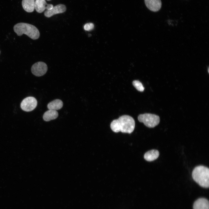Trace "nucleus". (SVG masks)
<instances>
[{"mask_svg":"<svg viewBox=\"0 0 209 209\" xmlns=\"http://www.w3.org/2000/svg\"><path fill=\"white\" fill-rule=\"evenodd\" d=\"M135 126L134 120L131 116L127 115L121 116L113 120L110 124L111 130L116 133L121 131L130 134L133 131Z\"/></svg>","mask_w":209,"mask_h":209,"instance_id":"1","label":"nucleus"},{"mask_svg":"<svg viewBox=\"0 0 209 209\" xmlns=\"http://www.w3.org/2000/svg\"><path fill=\"white\" fill-rule=\"evenodd\" d=\"M37 105L36 99L33 97H28L24 98L21 102L20 107L24 111L29 112L34 110Z\"/></svg>","mask_w":209,"mask_h":209,"instance_id":"5","label":"nucleus"},{"mask_svg":"<svg viewBox=\"0 0 209 209\" xmlns=\"http://www.w3.org/2000/svg\"><path fill=\"white\" fill-rule=\"evenodd\" d=\"M63 102L60 100L57 99L50 102L47 105L49 109L57 110L60 109L63 107Z\"/></svg>","mask_w":209,"mask_h":209,"instance_id":"14","label":"nucleus"},{"mask_svg":"<svg viewBox=\"0 0 209 209\" xmlns=\"http://www.w3.org/2000/svg\"><path fill=\"white\" fill-rule=\"evenodd\" d=\"M93 24L91 23L86 24L84 26V29L86 31L91 30L93 29Z\"/></svg>","mask_w":209,"mask_h":209,"instance_id":"16","label":"nucleus"},{"mask_svg":"<svg viewBox=\"0 0 209 209\" xmlns=\"http://www.w3.org/2000/svg\"><path fill=\"white\" fill-rule=\"evenodd\" d=\"M48 69L47 66L44 62H39L34 64L31 68L32 73L35 75L39 77L44 75Z\"/></svg>","mask_w":209,"mask_h":209,"instance_id":"6","label":"nucleus"},{"mask_svg":"<svg viewBox=\"0 0 209 209\" xmlns=\"http://www.w3.org/2000/svg\"><path fill=\"white\" fill-rule=\"evenodd\" d=\"M138 121L147 127L153 128L158 124L160 119L159 116L154 114L145 113L139 115L138 116Z\"/></svg>","mask_w":209,"mask_h":209,"instance_id":"4","label":"nucleus"},{"mask_svg":"<svg viewBox=\"0 0 209 209\" xmlns=\"http://www.w3.org/2000/svg\"><path fill=\"white\" fill-rule=\"evenodd\" d=\"M192 176L193 180L201 186L207 188L209 186V169L202 165L197 166L194 169Z\"/></svg>","mask_w":209,"mask_h":209,"instance_id":"2","label":"nucleus"},{"mask_svg":"<svg viewBox=\"0 0 209 209\" xmlns=\"http://www.w3.org/2000/svg\"><path fill=\"white\" fill-rule=\"evenodd\" d=\"M66 9L65 5L59 4L53 7L51 10H46L44 12V15L46 17L49 18L55 15L64 12Z\"/></svg>","mask_w":209,"mask_h":209,"instance_id":"7","label":"nucleus"},{"mask_svg":"<svg viewBox=\"0 0 209 209\" xmlns=\"http://www.w3.org/2000/svg\"><path fill=\"white\" fill-rule=\"evenodd\" d=\"M147 8L151 11L156 12L161 8L162 3L161 0H144Z\"/></svg>","mask_w":209,"mask_h":209,"instance_id":"9","label":"nucleus"},{"mask_svg":"<svg viewBox=\"0 0 209 209\" xmlns=\"http://www.w3.org/2000/svg\"><path fill=\"white\" fill-rule=\"evenodd\" d=\"M58 116V113L56 111L49 109L44 113L43 118L44 121H49L56 119Z\"/></svg>","mask_w":209,"mask_h":209,"instance_id":"13","label":"nucleus"},{"mask_svg":"<svg viewBox=\"0 0 209 209\" xmlns=\"http://www.w3.org/2000/svg\"><path fill=\"white\" fill-rule=\"evenodd\" d=\"M159 153L158 151L152 149L146 152L144 155V159L147 161H152L156 159L159 156Z\"/></svg>","mask_w":209,"mask_h":209,"instance_id":"12","label":"nucleus"},{"mask_svg":"<svg viewBox=\"0 0 209 209\" xmlns=\"http://www.w3.org/2000/svg\"><path fill=\"white\" fill-rule=\"evenodd\" d=\"M22 6L26 12H33L35 8V0H22Z\"/></svg>","mask_w":209,"mask_h":209,"instance_id":"11","label":"nucleus"},{"mask_svg":"<svg viewBox=\"0 0 209 209\" xmlns=\"http://www.w3.org/2000/svg\"><path fill=\"white\" fill-rule=\"evenodd\" d=\"M132 84L138 91L140 92H143L144 91L145 88L142 83L139 81L137 80H134Z\"/></svg>","mask_w":209,"mask_h":209,"instance_id":"15","label":"nucleus"},{"mask_svg":"<svg viewBox=\"0 0 209 209\" xmlns=\"http://www.w3.org/2000/svg\"><path fill=\"white\" fill-rule=\"evenodd\" d=\"M193 209H209L208 201L204 198H200L194 202Z\"/></svg>","mask_w":209,"mask_h":209,"instance_id":"10","label":"nucleus"},{"mask_svg":"<svg viewBox=\"0 0 209 209\" xmlns=\"http://www.w3.org/2000/svg\"><path fill=\"white\" fill-rule=\"evenodd\" d=\"M53 7L52 4L47 3L45 0H36L35 2V9L39 13L42 12L45 9L51 10Z\"/></svg>","mask_w":209,"mask_h":209,"instance_id":"8","label":"nucleus"},{"mask_svg":"<svg viewBox=\"0 0 209 209\" xmlns=\"http://www.w3.org/2000/svg\"><path fill=\"white\" fill-rule=\"evenodd\" d=\"M47 0L48 1H50L51 0Z\"/></svg>","mask_w":209,"mask_h":209,"instance_id":"17","label":"nucleus"},{"mask_svg":"<svg viewBox=\"0 0 209 209\" xmlns=\"http://www.w3.org/2000/svg\"></svg>","mask_w":209,"mask_h":209,"instance_id":"18","label":"nucleus"},{"mask_svg":"<svg viewBox=\"0 0 209 209\" xmlns=\"http://www.w3.org/2000/svg\"><path fill=\"white\" fill-rule=\"evenodd\" d=\"M13 29L19 36L25 34L33 39H36L40 36L39 32L38 29L34 26L28 23H17L14 26Z\"/></svg>","mask_w":209,"mask_h":209,"instance_id":"3","label":"nucleus"}]
</instances>
